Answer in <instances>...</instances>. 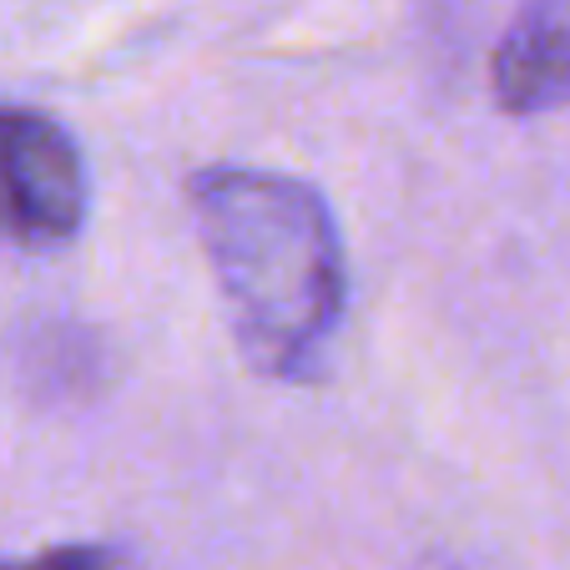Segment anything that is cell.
I'll list each match as a JSON object with an SVG mask.
<instances>
[{"label":"cell","instance_id":"6da1fadb","mask_svg":"<svg viewBox=\"0 0 570 570\" xmlns=\"http://www.w3.org/2000/svg\"><path fill=\"white\" fill-rule=\"evenodd\" d=\"M187 207L243 364L278 384L318 379L348 308L344 237L323 193L263 167H203Z\"/></svg>","mask_w":570,"mask_h":570},{"label":"cell","instance_id":"7a4b0ae2","mask_svg":"<svg viewBox=\"0 0 570 570\" xmlns=\"http://www.w3.org/2000/svg\"><path fill=\"white\" fill-rule=\"evenodd\" d=\"M87 223V161L61 121L0 107V237L16 248H61Z\"/></svg>","mask_w":570,"mask_h":570},{"label":"cell","instance_id":"3957f363","mask_svg":"<svg viewBox=\"0 0 570 570\" xmlns=\"http://www.w3.org/2000/svg\"><path fill=\"white\" fill-rule=\"evenodd\" d=\"M505 117H546L570 107V0H525L490 61Z\"/></svg>","mask_w":570,"mask_h":570},{"label":"cell","instance_id":"277c9868","mask_svg":"<svg viewBox=\"0 0 570 570\" xmlns=\"http://www.w3.org/2000/svg\"><path fill=\"white\" fill-rule=\"evenodd\" d=\"M0 570H137L117 546H56L31 560H0Z\"/></svg>","mask_w":570,"mask_h":570}]
</instances>
